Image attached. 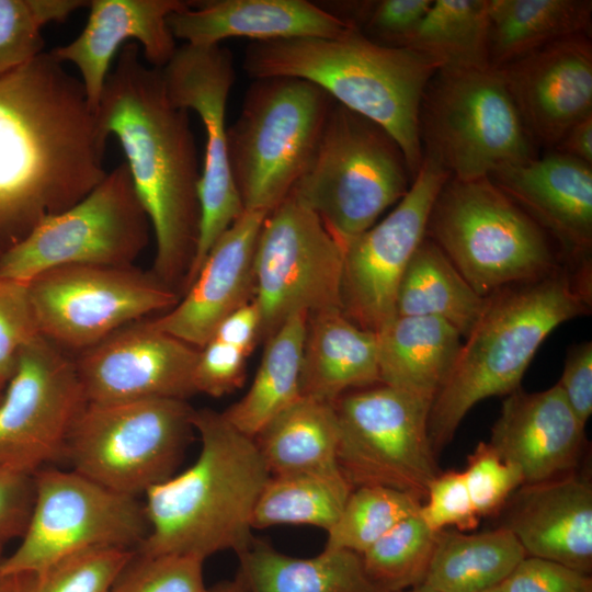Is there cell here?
<instances>
[{
	"label": "cell",
	"mask_w": 592,
	"mask_h": 592,
	"mask_svg": "<svg viewBox=\"0 0 592 592\" xmlns=\"http://www.w3.org/2000/svg\"><path fill=\"white\" fill-rule=\"evenodd\" d=\"M248 357L239 348L210 338L198 349L194 373L196 394L221 397L240 388Z\"/></svg>",
	"instance_id": "obj_46"
},
{
	"label": "cell",
	"mask_w": 592,
	"mask_h": 592,
	"mask_svg": "<svg viewBox=\"0 0 592 592\" xmlns=\"http://www.w3.org/2000/svg\"><path fill=\"white\" fill-rule=\"evenodd\" d=\"M590 0H488L489 61L512 62L559 39L590 33Z\"/></svg>",
	"instance_id": "obj_30"
},
{
	"label": "cell",
	"mask_w": 592,
	"mask_h": 592,
	"mask_svg": "<svg viewBox=\"0 0 592 592\" xmlns=\"http://www.w3.org/2000/svg\"><path fill=\"white\" fill-rule=\"evenodd\" d=\"M212 592H249L242 576L237 571L232 580L224 581L212 588Z\"/></svg>",
	"instance_id": "obj_52"
},
{
	"label": "cell",
	"mask_w": 592,
	"mask_h": 592,
	"mask_svg": "<svg viewBox=\"0 0 592 592\" xmlns=\"http://www.w3.org/2000/svg\"><path fill=\"white\" fill-rule=\"evenodd\" d=\"M210 338L232 344L250 355L261 340V318L254 300L227 316Z\"/></svg>",
	"instance_id": "obj_50"
},
{
	"label": "cell",
	"mask_w": 592,
	"mask_h": 592,
	"mask_svg": "<svg viewBox=\"0 0 592 592\" xmlns=\"http://www.w3.org/2000/svg\"><path fill=\"white\" fill-rule=\"evenodd\" d=\"M269 213L244 210L218 238L179 301L153 326L201 349L219 323L254 297V253Z\"/></svg>",
	"instance_id": "obj_22"
},
{
	"label": "cell",
	"mask_w": 592,
	"mask_h": 592,
	"mask_svg": "<svg viewBox=\"0 0 592 592\" xmlns=\"http://www.w3.org/2000/svg\"><path fill=\"white\" fill-rule=\"evenodd\" d=\"M2 546L3 545H0V592H5L7 584H8V577H3L2 573H1V565H2V561H3Z\"/></svg>",
	"instance_id": "obj_54"
},
{
	"label": "cell",
	"mask_w": 592,
	"mask_h": 592,
	"mask_svg": "<svg viewBox=\"0 0 592 592\" xmlns=\"http://www.w3.org/2000/svg\"><path fill=\"white\" fill-rule=\"evenodd\" d=\"M101 136L119 143L156 240L153 274L180 294L200 229L201 171L189 111L169 99L161 69L125 44L95 112Z\"/></svg>",
	"instance_id": "obj_2"
},
{
	"label": "cell",
	"mask_w": 592,
	"mask_h": 592,
	"mask_svg": "<svg viewBox=\"0 0 592 592\" xmlns=\"http://www.w3.org/2000/svg\"><path fill=\"white\" fill-rule=\"evenodd\" d=\"M80 78L50 53L0 77V253L107 174Z\"/></svg>",
	"instance_id": "obj_1"
},
{
	"label": "cell",
	"mask_w": 592,
	"mask_h": 592,
	"mask_svg": "<svg viewBox=\"0 0 592 592\" xmlns=\"http://www.w3.org/2000/svg\"><path fill=\"white\" fill-rule=\"evenodd\" d=\"M498 588L501 592H592V579L556 561L526 556Z\"/></svg>",
	"instance_id": "obj_47"
},
{
	"label": "cell",
	"mask_w": 592,
	"mask_h": 592,
	"mask_svg": "<svg viewBox=\"0 0 592 592\" xmlns=\"http://www.w3.org/2000/svg\"><path fill=\"white\" fill-rule=\"evenodd\" d=\"M436 533L418 513L402 520L361 555L366 574L386 592L423 584Z\"/></svg>",
	"instance_id": "obj_38"
},
{
	"label": "cell",
	"mask_w": 592,
	"mask_h": 592,
	"mask_svg": "<svg viewBox=\"0 0 592 592\" xmlns=\"http://www.w3.org/2000/svg\"><path fill=\"white\" fill-rule=\"evenodd\" d=\"M526 556L502 526L478 534L442 530L424 584L439 592H483L498 587Z\"/></svg>",
	"instance_id": "obj_33"
},
{
	"label": "cell",
	"mask_w": 592,
	"mask_h": 592,
	"mask_svg": "<svg viewBox=\"0 0 592 592\" xmlns=\"http://www.w3.org/2000/svg\"><path fill=\"white\" fill-rule=\"evenodd\" d=\"M557 384L579 421L585 425L592 413L591 341L569 349L561 378Z\"/></svg>",
	"instance_id": "obj_49"
},
{
	"label": "cell",
	"mask_w": 592,
	"mask_h": 592,
	"mask_svg": "<svg viewBox=\"0 0 592 592\" xmlns=\"http://www.w3.org/2000/svg\"><path fill=\"white\" fill-rule=\"evenodd\" d=\"M412 180L397 141L333 101L315 153L289 194L343 247L396 205Z\"/></svg>",
	"instance_id": "obj_7"
},
{
	"label": "cell",
	"mask_w": 592,
	"mask_h": 592,
	"mask_svg": "<svg viewBox=\"0 0 592 592\" xmlns=\"http://www.w3.org/2000/svg\"><path fill=\"white\" fill-rule=\"evenodd\" d=\"M555 150L592 166V114L574 124Z\"/></svg>",
	"instance_id": "obj_51"
},
{
	"label": "cell",
	"mask_w": 592,
	"mask_h": 592,
	"mask_svg": "<svg viewBox=\"0 0 592 592\" xmlns=\"http://www.w3.org/2000/svg\"><path fill=\"white\" fill-rule=\"evenodd\" d=\"M403 47L440 69L489 66L488 0H433Z\"/></svg>",
	"instance_id": "obj_36"
},
{
	"label": "cell",
	"mask_w": 592,
	"mask_h": 592,
	"mask_svg": "<svg viewBox=\"0 0 592 592\" xmlns=\"http://www.w3.org/2000/svg\"><path fill=\"white\" fill-rule=\"evenodd\" d=\"M242 66L253 79L289 77L318 86L337 103L382 126L399 145L412 179L419 171L421 103L440 69L428 56L376 43L354 26L337 37L252 42Z\"/></svg>",
	"instance_id": "obj_3"
},
{
	"label": "cell",
	"mask_w": 592,
	"mask_h": 592,
	"mask_svg": "<svg viewBox=\"0 0 592 592\" xmlns=\"http://www.w3.org/2000/svg\"><path fill=\"white\" fill-rule=\"evenodd\" d=\"M86 0H0V77L41 55L42 29L89 7Z\"/></svg>",
	"instance_id": "obj_40"
},
{
	"label": "cell",
	"mask_w": 592,
	"mask_h": 592,
	"mask_svg": "<svg viewBox=\"0 0 592 592\" xmlns=\"http://www.w3.org/2000/svg\"><path fill=\"white\" fill-rule=\"evenodd\" d=\"M308 314L291 316L267 340L246 395L223 412L240 432L254 437L301 397V361Z\"/></svg>",
	"instance_id": "obj_34"
},
{
	"label": "cell",
	"mask_w": 592,
	"mask_h": 592,
	"mask_svg": "<svg viewBox=\"0 0 592 592\" xmlns=\"http://www.w3.org/2000/svg\"><path fill=\"white\" fill-rule=\"evenodd\" d=\"M150 227L124 161L81 201L1 252L0 276L30 282L64 265H134Z\"/></svg>",
	"instance_id": "obj_12"
},
{
	"label": "cell",
	"mask_w": 592,
	"mask_h": 592,
	"mask_svg": "<svg viewBox=\"0 0 592 592\" xmlns=\"http://www.w3.org/2000/svg\"><path fill=\"white\" fill-rule=\"evenodd\" d=\"M487 297L480 296L440 247L424 238L410 260L396 297V316L440 318L466 338Z\"/></svg>",
	"instance_id": "obj_32"
},
{
	"label": "cell",
	"mask_w": 592,
	"mask_h": 592,
	"mask_svg": "<svg viewBox=\"0 0 592 592\" xmlns=\"http://www.w3.org/2000/svg\"><path fill=\"white\" fill-rule=\"evenodd\" d=\"M38 335L29 282L0 276V391L12 378L22 350Z\"/></svg>",
	"instance_id": "obj_43"
},
{
	"label": "cell",
	"mask_w": 592,
	"mask_h": 592,
	"mask_svg": "<svg viewBox=\"0 0 592 592\" xmlns=\"http://www.w3.org/2000/svg\"><path fill=\"white\" fill-rule=\"evenodd\" d=\"M425 236L482 297L566 265L544 229L488 177H449L433 204Z\"/></svg>",
	"instance_id": "obj_6"
},
{
	"label": "cell",
	"mask_w": 592,
	"mask_h": 592,
	"mask_svg": "<svg viewBox=\"0 0 592 592\" xmlns=\"http://www.w3.org/2000/svg\"><path fill=\"white\" fill-rule=\"evenodd\" d=\"M86 405L73 358L36 337L22 350L0 400V466L34 475L61 459Z\"/></svg>",
	"instance_id": "obj_17"
},
{
	"label": "cell",
	"mask_w": 592,
	"mask_h": 592,
	"mask_svg": "<svg viewBox=\"0 0 592 592\" xmlns=\"http://www.w3.org/2000/svg\"><path fill=\"white\" fill-rule=\"evenodd\" d=\"M203 562L192 555H147L136 550L111 592H212L204 582Z\"/></svg>",
	"instance_id": "obj_41"
},
{
	"label": "cell",
	"mask_w": 592,
	"mask_h": 592,
	"mask_svg": "<svg viewBox=\"0 0 592 592\" xmlns=\"http://www.w3.org/2000/svg\"><path fill=\"white\" fill-rule=\"evenodd\" d=\"M198 349L153 326L132 322L73 358L89 403L155 398L186 400L196 394Z\"/></svg>",
	"instance_id": "obj_19"
},
{
	"label": "cell",
	"mask_w": 592,
	"mask_h": 592,
	"mask_svg": "<svg viewBox=\"0 0 592 592\" xmlns=\"http://www.w3.org/2000/svg\"><path fill=\"white\" fill-rule=\"evenodd\" d=\"M502 527L527 556L580 572L592 570V486L576 475L523 485L513 494Z\"/></svg>",
	"instance_id": "obj_25"
},
{
	"label": "cell",
	"mask_w": 592,
	"mask_h": 592,
	"mask_svg": "<svg viewBox=\"0 0 592 592\" xmlns=\"http://www.w3.org/2000/svg\"><path fill=\"white\" fill-rule=\"evenodd\" d=\"M135 553L118 547L86 550L39 571L8 577L5 592H111Z\"/></svg>",
	"instance_id": "obj_39"
},
{
	"label": "cell",
	"mask_w": 592,
	"mask_h": 592,
	"mask_svg": "<svg viewBox=\"0 0 592 592\" xmlns=\"http://www.w3.org/2000/svg\"><path fill=\"white\" fill-rule=\"evenodd\" d=\"M433 532L455 527L465 532L477 527L479 516L470 500L463 471L439 473L429 483L425 502L418 512Z\"/></svg>",
	"instance_id": "obj_45"
},
{
	"label": "cell",
	"mask_w": 592,
	"mask_h": 592,
	"mask_svg": "<svg viewBox=\"0 0 592 592\" xmlns=\"http://www.w3.org/2000/svg\"><path fill=\"white\" fill-rule=\"evenodd\" d=\"M33 502V475L0 466V545L23 535Z\"/></svg>",
	"instance_id": "obj_48"
},
{
	"label": "cell",
	"mask_w": 592,
	"mask_h": 592,
	"mask_svg": "<svg viewBox=\"0 0 592 592\" xmlns=\"http://www.w3.org/2000/svg\"><path fill=\"white\" fill-rule=\"evenodd\" d=\"M449 173L423 156L407 194L380 221L342 247V312L358 327L379 331L396 316L402 275L426 237L433 204Z\"/></svg>",
	"instance_id": "obj_18"
},
{
	"label": "cell",
	"mask_w": 592,
	"mask_h": 592,
	"mask_svg": "<svg viewBox=\"0 0 592 592\" xmlns=\"http://www.w3.org/2000/svg\"><path fill=\"white\" fill-rule=\"evenodd\" d=\"M463 475L479 517L498 513L524 485L521 470L504 460L488 442L477 444Z\"/></svg>",
	"instance_id": "obj_42"
},
{
	"label": "cell",
	"mask_w": 592,
	"mask_h": 592,
	"mask_svg": "<svg viewBox=\"0 0 592 592\" xmlns=\"http://www.w3.org/2000/svg\"><path fill=\"white\" fill-rule=\"evenodd\" d=\"M29 292L39 334L65 352L79 353L180 299L152 271L135 265L53 267L32 278Z\"/></svg>",
	"instance_id": "obj_14"
},
{
	"label": "cell",
	"mask_w": 592,
	"mask_h": 592,
	"mask_svg": "<svg viewBox=\"0 0 592 592\" xmlns=\"http://www.w3.org/2000/svg\"><path fill=\"white\" fill-rule=\"evenodd\" d=\"M399 592H439V591L423 583V584H420V585H417V587H413L411 589H407L403 591H399Z\"/></svg>",
	"instance_id": "obj_53"
},
{
	"label": "cell",
	"mask_w": 592,
	"mask_h": 592,
	"mask_svg": "<svg viewBox=\"0 0 592 592\" xmlns=\"http://www.w3.org/2000/svg\"><path fill=\"white\" fill-rule=\"evenodd\" d=\"M499 68L536 146L556 148L592 114V44L588 34L566 37Z\"/></svg>",
	"instance_id": "obj_20"
},
{
	"label": "cell",
	"mask_w": 592,
	"mask_h": 592,
	"mask_svg": "<svg viewBox=\"0 0 592 592\" xmlns=\"http://www.w3.org/2000/svg\"><path fill=\"white\" fill-rule=\"evenodd\" d=\"M34 502L18 548L1 573L39 571L69 556L102 547L137 549L149 532L144 503L73 471L43 467L34 475Z\"/></svg>",
	"instance_id": "obj_11"
},
{
	"label": "cell",
	"mask_w": 592,
	"mask_h": 592,
	"mask_svg": "<svg viewBox=\"0 0 592 592\" xmlns=\"http://www.w3.org/2000/svg\"><path fill=\"white\" fill-rule=\"evenodd\" d=\"M433 0H380L356 4H341L352 23L369 39L395 47H403L415 31Z\"/></svg>",
	"instance_id": "obj_44"
},
{
	"label": "cell",
	"mask_w": 592,
	"mask_h": 592,
	"mask_svg": "<svg viewBox=\"0 0 592 592\" xmlns=\"http://www.w3.org/2000/svg\"><path fill=\"white\" fill-rule=\"evenodd\" d=\"M376 334L380 384L433 402L459 353V332L440 318L395 316Z\"/></svg>",
	"instance_id": "obj_28"
},
{
	"label": "cell",
	"mask_w": 592,
	"mask_h": 592,
	"mask_svg": "<svg viewBox=\"0 0 592 592\" xmlns=\"http://www.w3.org/2000/svg\"><path fill=\"white\" fill-rule=\"evenodd\" d=\"M182 399L89 403L75 421L61 459L115 492L138 498L173 476L194 430Z\"/></svg>",
	"instance_id": "obj_10"
},
{
	"label": "cell",
	"mask_w": 592,
	"mask_h": 592,
	"mask_svg": "<svg viewBox=\"0 0 592 592\" xmlns=\"http://www.w3.org/2000/svg\"><path fill=\"white\" fill-rule=\"evenodd\" d=\"M380 384L376 332L352 322L341 309L307 316L301 396L334 403L348 390Z\"/></svg>",
	"instance_id": "obj_27"
},
{
	"label": "cell",
	"mask_w": 592,
	"mask_h": 592,
	"mask_svg": "<svg viewBox=\"0 0 592 592\" xmlns=\"http://www.w3.org/2000/svg\"><path fill=\"white\" fill-rule=\"evenodd\" d=\"M422 501L384 486H361L350 493L325 548L360 556L402 520L417 514Z\"/></svg>",
	"instance_id": "obj_37"
},
{
	"label": "cell",
	"mask_w": 592,
	"mask_h": 592,
	"mask_svg": "<svg viewBox=\"0 0 592 592\" xmlns=\"http://www.w3.org/2000/svg\"><path fill=\"white\" fill-rule=\"evenodd\" d=\"M352 490L340 469L271 475L257 500L252 527L304 524L328 532Z\"/></svg>",
	"instance_id": "obj_35"
},
{
	"label": "cell",
	"mask_w": 592,
	"mask_h": 592,
	"mask_svg": "<svg viewBox=\"0 0 592 592\" xmlns=\"http://www.w3.org/2000/svg\"><path fill=\"white\" fill-rule=\"evenodd\" d=\"M202 447L183 473L152 487L144 503L149 532L140 554L206 559L253 540L252 513L271 476L253 437L210 409L193 412Z\"/></svg>",
	"instance_id": "obj_4"
},
{
	"label": "cell",
	"mask_w": 592,
	"mask_h": 592,
	"mask_svg": "<svg viewBox=\"0 0 592 592\" xmlns=\"http://www.w3.org/2000/svg\"><path fill=\"white\" fill-rule=\"evenodd\" d=\"M591 308V271L567 265L542 280L489 295L462 344L453 369L433 399L428 421L436 455L479 401L510 395L540 344L559 325Z\"/></svg>",
	"instance_id": "obj_5"
},
{
	"label": "cell",
	"mask_w": 592,
	"mask_h": 592,
	"mask_svg": "<svg viewBox=\"0 0 592 592\" xmlns=\"http://www.w3.org/2000/svg\"><path fill=\"white\" fill-rule=\"evenodd\" d=\"M332 104L328 93L303 79H254L227 129L230 170L244 210L270 213L289 195Z\"/></svg>",
	"instance_id": "obj_8"
},
{
	"label": "cell",
	"mask_w": 592,
	"mask_h": 592,
	"mask_svg": "<svg viewBox=\"0 0 592 592\" xmlns=\"http://www.w3.org/2000/svg\"><path fill=\"white\" fill-rule=\"evenodd\" d=\"M253 267L261 340L295 314L342 310V247L317 214L291 194L266 215Z\"/></svg>",
	"instance_id": "obj_15"
},
{
	"label": "cell",
	"mask_w": 592,
	"mask_h": 592,
	"mask_svg": "<svg viewBox=\"0 0 592 592\" xmlns=\"http://www.w3.org/2000/svg\"><path fill=\"white\" fill-rule=\"evenodd\" d=\"M167 21L175 39L204 46L230 37H248L252 42L337 37L355 26L307 0L190 1Z\"/></svg>",
	"instance_id": "obj_26"
},
{
	"label": "cell",
	"mask_w": 592,
	"mask_h": 592,
	"mask_svg": "<svg viewBox=\"0 0 592 592\" xmlns=\"http://www.w3.org/2000/svg\"><path fill=\"white\" fill-rule=\"evenodd\" d=\"M253 439L270 475L340 469L334 403L301 396Z\"/></svg>",
	"instance_id": "obj_31"
},
{
	"label": "cell",
	"mask_w": 592,
	"mask_h": 592,
	"mask_svg": "<svg viewBox=\"0 0 592 592\" xmlns=\"http://www.w3.org/2000/svg\"><path fill=\"white\" fill-rule=\"evenodd\" d=\"M182 0H92L81 33L69 44L50 50L59 62L73 64L95 113L116 52L138 42L143 57L162 69L177 50L168 16L187 7Z\"/></svg>",
	"instance_id": "obj_23"
},
{
	"label": "cell",
	"mask_w": 592,
	"mask_h": 592,
	"mask_svg": "<svg viewBox=\"0 0 592 592\" xmlns=\"http://www.w3.org/2000/svg\"><path fill=\"white\" fill-rule=\"evenodd\" d=\"M2 395H3V392H2V391H0V400H1V398H2Z\"/></svg>",
	"instance_id": "obj_56"
},
{
	"label": "cell",
	"mask_w": 592,
	"mask_h": 592,
	"mask_svg": "<svg viewBox=\"0 0 592 592\" xmlns=\"http://www.w3.org/2000/svg\"><path fill=\"white\" fill-rule=\"evenodd\" d=\"M161 72L170 101L178 107L195 111L206 133L198 183V239L181 287L183 293L218 238L244 212L230 170L226 127L227 100L236 73L232 54L227 47L186 43L177 47Z\"/></svg>",
	"instance_id": "obj_16"
},
{
	"label": "cell",
	"mask_w": 592,
	"mask_h": 592,
	"mask_svg": "<svg viewBox=\"0 0 592 592\" xmlns=\"http://www.w3.org/2000/svg\"><path fill=\"white\" fill-rule=\"evenodd\" d=\"M488 178L544 229L567 266L591 269L592 166L554 150Z\"/></svg>",
	"instance_id": "obj_21"
},
{
	"label": "cell",
	"mask_w": 592,
	"mask_h": 592,
	"mask_svg": "<svg viewBox=\"0 0 592 592\" xmlns=\"http://www.w3.org/2000/svg\"><path fill=\"white\" fill-rule=\"evenodd\" d=\"M432 400L379 384L335 402L338 465L350 485L384 486L423 501L437 476L429 437Z\"/></svg>",
	"instance_id": "obj_13"
},
{
	"label": "cell",
	"mask_w": 592,
	"mask_h": 592,
	"mask_svg": "<svg viewBox=\"0 0 592 592\" xmlns=\"http://www.w3.org/2000/svg\"><path fill=\"white\" fill-rule=\"evenodd\" d=\"M238 557L249 592H386L350 550L323 548L316 557L297 558L253 538Z\"/></svg>",
	"instance_id": "obj_29"
},
{
	"label": "cell",
	"mask_w": 592,
	"mask_h": 592,
	"mask_svg": "<svg viewBox=\"0 0 592 592\" xmlns=\"http://www.w3.org/2000/svg\"><path fill=\"white\" fill-rule=\"evenodd\" d=\"M584 429L558 384L536 392L519 388L503 401L488 443L532 485L577 467Z\"/></svg>",
	"instance_id": "obj_24"
},
{
	"label": "cell",
	"mask_w": 592,
	"mask_h": 592,
	"mask_svg": "<svg viewBox=\"0 0 592 592\" xmlns=\"http://www.w3.org/2000/svg\"><path fill=\"white\" fill-rule=\"evenodd\" d=\"M423 156L456 180L489 177L537 157L499 68L439 69L421 103Z\"/></svg>",
	"instance_id": "obj_9"
},
{
	"label": "cell",
	"mask_w": 592,
	"mask_h": 592,
	"mask_svg": "<svg viewBox=\"0 0 592 592\" xmlns=\"http://www.w3.org/2000/svg\"><path fill=\"white\" fill-rule=\"evenodd\" d=\"M483 592H501V591L499 590L498 587H496V588L489 589V590L483 591Z\"/></svg>",
	"instance_id": "obj_55"
}]
</instances>
